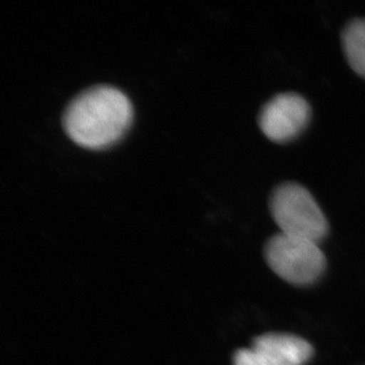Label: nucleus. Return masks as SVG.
<instances>
[{"label":"nucleus","mask_w":365,"mask_h":365,"mask_svg":"<svg viewBox=\"0 0 365 365\" xmlns=\"http://www.w3.org/2000/svg\"><path fill=\"white\" fill-rule=\"evenodd\" d=\"M265 259L273 272L294 285L314 283L327 265L318 242L282 232L266 244Z\"/></svg>","instance_id":"nucleus-3"},{"label":"nucleus","mask_w":365,"mask_h":365,"mask_svg":"<svg viewBox=\"0 0 365 365\" xmlns=\"http://www.w3.org/2000/svg\"><path fill=\"white\" fill-rule=\"evenodd\" d=\"M251 349L269 365H304L314 355L310 343L293 334H262Z\"/></svg>","instance_id":"nucleus-5"},{"label":"nucleus","mask_w":365,"mask_h":365,"mask_svg":"<svg viewBox=\"0 0 365 365\" xmlns=\"http://www.w3.org/2000/svg\"><path fill=\"white\" fill-rule=\"evenodd\" d=\"M235 365H269L264 362L252 349H242L235 352Z\"/></svg>","instance_id":"nucleus-7"},{"label":"nucleus","mask_w":365,"mask_h":365,"mask_svg":"<svg viewBox=\"0 0 365 365\" xmlns=\"http://www.w3.org/2000/svg\"><path fill=\"white\" fill-rule=\"evenodd\" d=\"M269 210L282 233L314 242L327 235V217L312 194L302 185L286 182L277 187L269 199Z\"/></svg>","instance_id":"nucleus-2"},{"label":"nucleus","mask_w":365,"mask_h":365,"mask_svg":"<svg viewBox=\"0 0 365 365\" xmlns=\"http://www.w3.org/2000/svg\"><path fill=\"white\" fill-rule=\"evenodd\" d=\"M349 64L356 73L365 76V19H355L345 26L341 35Z\"/></svg>","instance_id":"nucleus-6"},{"label":"nucleus","mask_w":365,"mask_h":365,"mask_svg":"<svg viewBox=\"0 0 365 365\" xmlns=\"http://www.w3.org/2000/svg\"><path fill=\"white\" fill-rule=\"evenodd\" d=\"M133 118L130 101L108 84L77 93L63 114V128L75 143L89 149L107 148L127 131Z\"/></svg>","instance_id":"nucleus-1"},{"label":"nucleus","mask_w":365,"mask_h":365,"mask_svg":"<svg viewBox=\"0 0 365 365\" xmlns=\"http://www.w3.org/2000/svg\"><path fill=\"white\" fill-rule=\"evenodd\" d=\"M310 106L298 93H279L262 107L259 125L272 141L284 142L303 130L310 118Z\"/></svg>","instance_id":"nucleus-4"}]
</instances>
